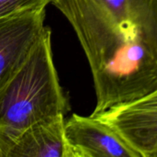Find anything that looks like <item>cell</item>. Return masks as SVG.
<instances>
[{
	"instance_id": "1",
	"label": "cell",
	"mask_w": 157,
	"mask_h": 157,
	"mask_svg": "<svg viewBox=\"0 0 157 157\" xmlns=\"http://www.w3.org/2000/svg\"><path fill=\"white\" fill-rule=\"evenodd\" d=\"M74 28L97 96L91 116L157 90V0H52Z\"/></svg>"
},
{
	"instance_id": "2",
	"label": "cell",
	"mask_w": 157,
	"mask_h": 157,
	"mask_svg": "<svg viewBox=\"0 0 157 157\" xmlns=\"http://www.w3.org/2000/svg\"><path fill=\"white\" fill-rule=\"evenodd\" d=\"M51 29L44 27L29 55L0 90V157L31 125L69 110L53 64Z\"/></svg>"
},
{
	"instance_id": "3",
	"label": "cell",
	"mask_w": 157,
	"mask_h": 157,
	"mask_svg": "<svg viewBox=\"0 0 157 157\" xmlns=\"http://www.w3.org/2000/svg\"><path fill=\"white\" fill-rule=\"evenodd\" d=\"M64 133L71 157H142L112 126L98 117L73 114Z\"/></svg>"
},
{
	"instance_id": "4",
	"label": "cell",
	"mask_w": 157,
	"mask_h": 157,
	"mask_svg": "<svg viewBox=\"0 0 157 157\" xmlns=\"http://www.w3.org/2000/svg\"><path fill=\"white\" fill-rule=\"evenodd\" d=\"M45 7L0 18V90L24 63L44 29Z\"/></svg>"
},
{
	"instance_id": "5",
	"label": "cell",
	"mask_w": 157,
	"mask_h": 157,
	"mask_svg": "<svg viewBox=\"0 0 157 157\" xmlns=\"http://www.w3.org/2000/svg\"><path fill=\"white\" fill-rule=\"evenodd\" d=\"M96 117L115 128L142 157H157V90Z\"/></svg>"
},
{
	"instance_id": "6",
	"label": "cell",
	"mask_w": 157,
	"mask_h": 157,
	"mask_svg": "<svg viewBox=\"0 0 157 157\" xmlns=\"http://www.w3.org/2000/svg\"><path fill=\"white\" fill-rule=\"evenodd\" d=\"M64 123L60 115L31 125L16 139L8 157H71Z\"/></svg>"
},
{
	"instance_id": "7",
	"label": "cell",
	"mask_w": 157,
	"mask_h": 157,
	"mask_svg": "<svg viewBox=\"0 0 157 157\" xmlns=\"http://www.w3.org/2000/svg\"><path fill=\"white\" fill-rule=\"evenodd\" d=\"M52 0H0V18L18 12L46 7Z\"/></svg>"
}]
</instances>
